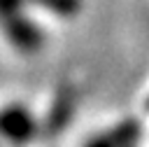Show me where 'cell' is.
<instances>
[{"mask_svg": "<svg viewBox=\"0 0 149 147\" xmlns=\"http://www.w3.org/2000/svg\"><path fill=\"white\" fill-rule=\"evenodd\" d=\"M0 30H2L5 40H7L19 54H26V56L37 54V51L44 47V42H47L44 30H42L23 9L0 16Z\"/></svg>", "mask_w": 149, "mask_h": 147, "instance_id": "obj_1", "label": "cell"}, {"mask_svg": "<svg viewBox=\"0 0 149 147\" xmlns=\"http://www.w3.org/2000/svg\"><path fill=\"white\" fill-rule=\"evenodd\" d=\"M84 147H119V145L112 140V135H109V133H100V135H93Z\"/></svg>", "mask_w": 149, "mask_h": 147, "instance_id": "obj_5", "label": "cell"}, {"mask_svg": "<svg viewBox=\"0 0 149 147\" xmlns=\"http://www.w3.org/2000/svg\"><path fill=\"white\" fill-rule=\"evenodd\" d=\"M37 131L35 117L23 105H7L0 110V138L12 145H26Z\"/></svg>", "mask_w": 149, "mask_h": 147, "instance_id": "obj_2", "label": "cell"}, {"mask_svg": "<svg viewBox=\"0 0 149 147\" xmlns=\"http://www.w3.org/2000/svg\"><path fill=\"white\" fill-rule=\"evenodd\" d=\"M28 5L40 7L61 19H72L81 12V0H28Z\"/></svg>", "mask_w": 149, "mask_h": 147, "instance_id": "obj_3", "label": "cell"}, {"mask_svg": "<svg viewBox=\"0 0 149 147\" xmlns=\"http://www.w3.org/2000/svg\"><path fill=\"white\" fill-rule=\"evenodd\" d=\"M112 135V140L119 145V147H126V145H135L137 138H140V124L133 121V119H126L121 124H116L114 128L107 131Z\"/></svg>", "mask_w": 149, "mask_h": 147, "instance_id": "obj_4", "label": "cell"}, {"mask_svg": "<svg viewBox=\"0 0 149 147\" xmlns=\"http://www.w3.org/2000/svg\"><path fill=\"white\" fill-rule=\"evenodd\" d=\"M147 107H149V100H147Z\"/></svg>", "mask_w": 149, "mask_h": 147, "instance_id": "obj_7", "label": "cell"}, {"mask_svg": "<svg viewBox=\"0 0 149 147\" xmlns=\"http://www.w3.org/2000/svg\"><path fill=\"white\" fill-rule=\"evenodd\" d=\"M126 147H135V145H126Z\"/></svg>", "mask_w": 149, "mask_h": 147, "instance_id": "obj_6", "label": "cell"}]
</instances>
